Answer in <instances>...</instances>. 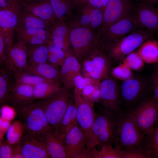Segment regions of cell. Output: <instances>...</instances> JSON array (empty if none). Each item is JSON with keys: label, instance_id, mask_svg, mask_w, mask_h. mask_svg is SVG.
<instances>
[{"label": "cell", "instance_id": "1", "mask_svg": "<svg viewBox=\"0 0 158 158\" xmlns=\"http://www.w3.org/2000/svg\"><path fill=\"white\" fill-rule=\"evenodd\" d=\"M146 138L129 112L117 115L115 147L123 151L135 149L145 150L142 146Z\"/></svg>", "mask_w": 158, "mask_h": 158}, {"label": "cell", "instance_id": "2", "mask_svg": "<svg viewBox=\"0 0 158 158\" xmlns=\"http://www.w3.org/2000/svg\"><path fill=\"white\" fill-rule=\"evenodd\" d=\"M68 23L73 54L79 61L83 62L100 49L97 32L78 24L73 20Z\"/></svg>", "mask_w": 158, "mask_h": 158}, {"label": "cell", "instance_id": "3", "mask_svg": "<svg viewBox=\"0 0 158 158\" xmlns=\"http://www.w3.org/2000/svg\"><path fill=\"white\" fill-rule=\"evenodd\" d=\"M16 108L18 120L23 126L25 133L37 137L42 133L54 131L39 102L34 101Z\"/></svg>", "mask_w": 158, "mask_h": 158}, {"label": "cell", "instance_id": "4", "mask_svg": "<svg viewBox=\"0 0 158 158\" xmlns=\"http://www.w3.org/2000/svg\"><path fill=\"white\" fill-rule=\"evenodd\" d=\"M154 32L147 29H138L106 46L109 59L118 61L140 47L145 41L151 38Z\"/></svg>", "mask_w": 158, "mask_h": 158}, {"label": "cell", "instance_id": "5", "mask_svg": "<svg viewBox=\"0 0 158 158\" xmlns=\"http://www.w3.org/2000/svg\"><path fill=\"white\" fill-rule=\"evenodd\" d=\"M69 90L63 87L52 96L39 102L48 122L57 135L62 118L73 99Z\"/></svg>", "mask_w": 158, "mask_h": 158}, {"label": "cell", "instance_id": "6", "mask_svg": "<svg viewBox=\"0 0 158 158\" xmlns=\"http://www.w3.org/2000/svg\"><path fill=\"white\" fill-rule=\"evenodd\" d=\"M128 112L145 136H150L158 122V102L147 97Z\"/></svg>", "mask_w": 158, "mask_h": 158}, {"label": "cell", "instance_id": "7", "mask_svg": "<svg viewBox=\"0 0 158 158\" xmlns=\"http://www.w3.org/2000/svg\"><path fill=\"white\" fill-rule=\"evenodd\" d=\"M116 116L104 110L96 114L92 128V148L98 145H114Z\"/></svg>", "mask_w": 158, "mask_h": 158}, {"label": "cell", "instance_id": "8", "mask_svg": "<svg viewBox=\"0 0 158 158\" xmlns=\"http://www.w3.org/2000/svg\"><path fill=\"white\" fill-rule=\"evenodd\" d=\"M141 28L134 13L97 32L100 49L103 50L107 46Z\"/></svg>", "mask_w": 158, "mask_h": 158}, {"label": "cell", "instance_id": "9", "mask_svg": "<svg viewBox=\"0 0 158 158\" xmlns=\"http://www.w3.org/2000/svg\"><path fill=\"white\" fill-rule=\"evenodd\" d=\"M73 95L77 109V122L85 135L87 150H89L92 148V128L96 115L94 110V103L85 100L75 88Z\"/></svg>", "mask_w": 158, "mask_h": 158}, {"label": "cell", "instance_id": "10", "mask_svg": "<svg viewBox=\"0 0 158 158\" xmlns=\"http://www.w3.org/2000/svg\"><path fill=\"white\" fill-rule=\"evenodd\" d=\"M100 87L104 110L116 115L121 113L120 93L116 82L109 77L101 81Z\"/></svg>", "mask_w": 158, "mask_h": 158}, {"label": "cell", "instance_id": "11", "mask_svg": "<svg viewBox=\"0 0 158 158\" xmlns=\"http://www.w3.org/2000/svg\"><path fill=\"white\" fill-rule=\"evenodd\" d=\"M134 7L132 2L128 0H110L104 11L103 22L99 29L133 13Z\"/></svg>", "mask_w": 158, "mask_h": 158}, {"label": "cell", "instance_id": "12", "mask_svg": "<svg viewBox=\"0 0 158 158\" xmlns=\"http://www.w3.org/2000/svg\"><path fill=\"white\" fill-rule=\"evenodd\" d=\"M60 138L63 142L67 158H80L87 150L85 135L78 123Z\"/></svg>", "mask_w": 158, "mask_h": 158}, {"label": "cell", "instance_id": "13", "mask_svg": "<svg viewBox=\"0 0 158 158\" xmlns=\"http://www.w3.org/2000/svg\"><path fill=\"white\" fill-rule=\"evenodd\" d=\"M74 10L76 12L73 14L72 20L78 24L97 32L103 23L104 11L86 4Z\"/></svg>", "mask_w": 158, "mask_h": 158}, {"label": "cell", "instance_id": "14", "mask_svg": "<svg viewBox=\"0 0 158 158\" xmlns=\"http://www.w3.org/2000/svg\"><path fill=\"white\" fill-rule=\"evenodd\" d=\"M134 14L140 28L154 32L158 30V8L146 2L135 6Z\"/></svg>", "mask_w": 158, "mask_h": 158}, {"label": "cell", "instance_id": "15", "mask_svg": "<svg viewBox=\"0 0 158 158\" xmlns=\"http://www.w3.org/2000/svg\"><path fill=\"white\" fill-rule=\"evenodd\" d=\"M28 45L25 42L18 40L11 48L6 56V65L8 68H15L24 71L28 65Z\"/></svg>", "mask_w": 158, "mask_h": 158}, {"label": "cell", "instance_id": "16", "mask_svg": "<svg viewBox=\"0 0 158 158\" xmlns=\"http://www.w3.org/2000/svg\"><path fill=\"white\" fill-rule=\"evenodd\" d=\"M50 37L49 42L54 45L62 50L67 54H73L68 22L58 21L52 24L50 29Z\"/></svg>", "mask_w": 158, "mask_h": 158}, {"label": "cell", "instance_id": "17", "mask_svg": "<svg viewBox=\"0 0 158 158\" xmlns=\"http://www.w3.org/2000/svg\"><path fill=\"white\" fill-rule=\"evenodd\" d=\"M24 158H47L49 156L45 147L36 137L25 133L20 141Z\"/></svg>", "mask_w": 158, "mask_h": 158}, {"label": "cell", "instance_id": "18", "mask_svg": "<svg viewBox=\"0 0 158 158\" xmlns=\"http://www.w3.org/2000/svg\"><path fill=\"white\" fill-rule=\"evenodd\" d=\"M36 138L45 147L50 158H67L63 142L54 131L42 133Z\"/></svg>", "mask_w": 158, "mask_h": 158}, {"label": "cell", "instance_id": "19", "mask_svg": "<svg viewBox=\"0 0 158 158\" xmlns=\"http://www.w3.org/2000/svg\"><path fill=\"white\" fill-rule=\"evenodd\" d=\"M60 69V80L63 87L69 90L74 87L73 80L80 72L81 65L73 54H67Z\"/></svg>", "mask_w": 158, "mask_h": 158}, {"label": "cell", "instance_id": "20", "mask_svg": "<svg viewBox=\"0 0 158 158\" xmlns=\"http://www.w3.org/2000/svg\"><path fill=\"white\" fill-rule=\"evenodd\" d=\"M89 57L92 62L93 69L84 76L100 81L108 78L110 68V59L104 51L99 49Z\"/></svg>", "mask_w": 158, "mask_h": 158}, {"label": "cell", "instance_id": "21", "mask_svg": "<svg viewBox=\"0 0 158 158\" xmlns=\"http://www.w3.org/2000/svg\"><path fill=\"white\" fill-rule=\"evenodd\" d=\"M23 10L30 12L52 25L58 21L49 0L22 3Z\"/></svg>", "mask_w": 158, "mask_h": 158}, {"label": "cell", "instance_id": "22", "mask_svg": "<svg viewBox=\"0 0 158 158\" xmlns=\"http://www.w3.org/2000/svg\"><path fill=\"white\" fill-rule=\"evenodd\" d=\"M33 91V86L15 83L12 86L5 103L16 107L34 101Z\"/></svg>", "mask_w": 158, "mask_h": 158}, {"label": "cell", "instance_id": "23", "mask_svg": "<svg viewBox=\"0 0 158 158\" xmlns=\"http://www.w3.org/2000/svg\"><path fill=\"white\" fill-rule=\"evenodd\" d=\"M145 86L142 80L134 77L123 81L121 87L120 96L126 103L133 104L142 95Z\"/></svg>", "mask_w": 158, "mask_h": 158}, {"label": "cell", "instance_id": "24", "mask_svg": "<svg viewBox=\"0 0 158 158\" xmlns=\"http://www.w3.org/2000/svg\"><path fill=\"white\" fill-rule=\"evenodd\" d=\"M50 29L16 28L15 31L18 40L23 41L28 45H35L48 43L50 39Z\"/></svg>", "mask_w": 158, "mask_h": 158}, {"label": "cell", "instance_id": "25", "mask_svg": "<svg viewBox=\"0 0 158 158\" xmlns=\"http://www.w3.org/2000/svg\"><path fill=\"white\" fill-rule=\"evenodd\" d=\"M52 25L32 13L23 10L20 12L16 28L50 30Z\"/></svg>", "mask_w": 158, "mask_h": 158}, {"label": "cell", "instance_id": "26", "mask_svg": "<svg viewBox=\"0 0 158 158\" xmlns=\"http://www.w3.org/2000/svg\"><path fill=\"white\" fill-rule=\"evenodd\" d=\"M24 71L47 80L56 81L60 80V69L58 67L54 66L48 62L35 65L28 64Z\"/></svg>", "mask_w": 158, "mask_h": 158}, {"label": "cell", "instance_id": "27", "mask_svg": "<svg viewBox=\"0 0 158 158\" xmlns=\"http://www.w3.org/2000/svg\"><path fill=\"white\" fill-rule=\"evenodd\" d=\"M58 20L68 22L73 18L74 8L71 0H49Z\"/></svg>", "mask_w": 158, "mask_h": 158}, {"label": "cell", "instance_id": "28", "mask_svg": "<svg viewBox=\"0 0 158 158\" xmlns=\"http://www.w3.org/2000/svg\"><path fill=\"white\" fill-rule=\"evenodd\" d=\"M137 53L144 62L153 63L158 62V42L149 39L140 47Z\"/></svg>", "mask_w": 158, "mask_h": 158}, {"label": "cell", "instance_id": "29", "mask_svg": "<svg viewBox=\"0 0 158 158\" xmlns=\"http://www.w3.org/2000/svg\"><path fill=\"white\" fill-rule=\"evenodd\" d=\"M60 81H51L39 83L33 86L35 100L43 99L54 95L62 88Z\"/></svg>", "mask_w": 158, "mask_h": 158}, {"label": "cell", "instance_id": "30", "mask_svg": "<svg viewBox=\"0 0 158 158\" xmlns=\"http://www.w3.org/2000/svg\"><path fill=\"white\" fill-rule=\"evenodd\" d=\"M28 64H37L48 62L49 50L47 44L29 45Z\"/></svg>", "mask_w": 158, "mask_h": 158}, {"label": "cell", "instance_id": "31", "mask_svg": "<svg viewBox=\"0 0 158 158\" xmlns=\"http://www.w3.org/2000/svg\"><path fill=\"white\" fill-rule=\"evenodd\" d=\"M73 100V99L69 104L60 124L57 135L60 137H62L73 126L78 123L77 109Z\"/></svg>", "mask_w": 158, "mask_h": 158}, {"label": "cell", "instance_id": "32", "mask_svg": "<svg viewBox=\"0 0 158 158\" xmlns=\"http://www.w3.org/2000/svg\"><path fill=\"white\" fill-rule=\"evenodd\" d=\"M20 10L0 8V30L15 31Z\"/></svg>", "mask_w": 158, "mask_h": 158}, {"label": "cell", "instance_id": "33", "mask_svg": "<svg viewBox=\"0 0 158 158\" xmlns=\"http://www.w3.org/2000/svg\"><path fill=\"white\" fill-rule=\"evenodd\" d=\"M11 70L14 73L15 83L26 84L34 86L43 82L54 81L46 79L25 71H19L14 68Z\"/></svg>", "mask_w": 158, "mask_h": 158}, {"label": "cell", "instance_id": "34", "mask_svg": "<svg viewBox=\"0 0 158 158\" xmlns=\"http://www.w3.org/2000/svg\"><path fill=\"white\" fill-rule=\"evenodd\" d=\"M25 133L24 128L21 122L18 120L15 121L8 128L7 140L11 145L20 142Z\"/></svg>", "mask_w": 158, "mask_h": 158}, {"label": "cell", "instance_id": "35", "mask_svg": "<svg viewBox=\"0 0 158 158\" xmlns=\"http://www.w3.org/2000/svg\"><path fill=\"white\" fill-rule=\"evenodd\" d=\"M146 140L145 149L149 158H158V126Z\"/></svg>", "mask_w": 158, "mask_h": 158}, {"label": "cell", "instance_id": "36", "mask_svg": "<svg viewBox=\"0 0 158 158\" xmlns=\"http://www.w3.org/2000/svg\"><path fill=\"white\" fill-rule=\"evenodd\" d=\"M7 73L4 68H2L0 73V104L5 103L12 87Z\"/></svg>", "mask_w": 158, "mask_h": 158}, {"label": "cell", "instance_id": "37", "mask_svg": "<svg viewBox=\"0 0 158 158\" xmlns=\"http://www.w3.org/2000/svg\"><path fill=\"white\" fill-rule=\"evenodd\" d=\"M144 62L137 52L133 51L126 56L123 60V63L132 70L138 71L143 68Z\"/></svg>", "mask_w": 158, "mask_h": 158}, {"label": "cell", "instance_id": "38", "mask_svg": "<svg viewBox=\"0 0 158 158\" xmlns=\"http://www.w3.org/2000/svg\"><path fill=\"white\" fill-rule=\"evenodd\" d=\"M111 73L114 78L123 81L134 77L132 70L123 63L113 68Z\"/></svg>", "mask_w": 158, "mask_h": 158}, {"label": "cell", "instance_id": "39", "mask_svg": "<svg viewBox=\"0 0 158 158\" xmlns=\"http://www.w3.org/2000/svg\"><path fill=\"white\" fill-rule=\"evenodd\" d=\"M101 82V81L90 77L83 76L80 72L75 75L73 80L74 87L77 88L79 92L88 85H100Z\"/></svg>", "mask_w": 158, "mask_h": 158}, {"label": "cell", "instance_id": "40", "mask_svg": "<svg viewBox=\"0 0 158 158\" xmlns=\"http://www.w3.org/2000/svg\"><path fill=\"white\" fill-rule=\"evenodd\" d=\"M101 158H122V150L118 147H113L111 144L101 146Z\"/></svg>", "mask_w": 158, "mask_h": 158}, {"label": "cell", "instance_id": "41", "mask_svg": "<svg viewBox=\"0 0 158 158\" xmlns=\"http://www.w3.org/2000/svg\"><path fill=\"white\" fill-rule=\"evenodd\" d=\"M122 158H148L149 156L145 150L135 149L126 151L122 150Z\"/></svg>", "mask_w": 158, "mask_h": 158}, {"label": "cell", "instance_id": "42", "mask_svg": "<svg viewBox=\"0 0 158 158\" xmlns=\"http://www.w3.org/2000/svg\"><path fill=\"white\" fill-rule=\"evenodd\" d=\"M22 3L20 0H0V8L10 10H20Z\"/></svg>", "mask_w": 158, "mask_h": 158}, {"label": "cell", "instance_id": "43", "mask_svg": "<svg viewBox=\"0 0 158 158\" xmlns=\"http://www.w3.org/2000/svg\"><path fill=\"white\" fill-rule=\"evenodd\" d=\"M12 145L8 141L2 139L0 141V158H11Z\"/></svg>", "mask_w": 158, "mask_h": 158}, {"label": "cell", "instance_id": "44", "mask_svg": "<svg viewBox=\"0 0 158 158\" xmlns=\"http://www.w3.org/2000/svg\"><path fill=\"white\" fill-rule=\"evenodd\" d=\"M48 46L49 52L58 58L63 64L67 54L50 42L48 43Z\"/></svg>", "mask_w": 158, "mask_h": 158}, {"label": "cell", "instance_id": "45", "mask_svg": "<svg viewBox=\"0 0 158 158\" xmlns=\"http://www.w3.org/2000/svg\"><path fill=\"white\" fill-rule=\"evenodd\" d=\"M151 83L153 92V97L158 102V69L152 75Z\"/></svg>", "mask_w": 158, "mask_h": 158}, {"label": "cell", "instance_id": "46", "mask_svg": "<svg viewBox=\"0 0 158 158\" xmlns=\"http://www.w3.org/2000/svg\"><path fill=\"white\" fill-rule=\"evenodd\" d=\"M100 85H89L84 87L79 93L82 97L86 100L95 89L100 87Z\"/></svg>", "mask_w": 158, "mask_h": 158}, {"label": "cell", "instance_id": "47", "mask_svg": "<svg viewBox=\"0 0 158 158\" xmlns=\"http://www.w3.org/2000/svg\"><path fill=\"white\" fill-rule=\"evenodd\" d=\"M11 145L12 153L11 158H24L21 152L20 142Z\"/></svg>", "mask_w": 158, "mask_h": 158}, {"label": "cell", "instance_id": "48", "mask_svg": "<svg viewBox=\"0 0 158 158\" xmlns=\"http://www.w3.org/2000/svg\"><path fill=\"white\" fill-rule=\"evenodd\" d=\"M86 100L87 101L94 103L97 102L100 100V87L95 89L92 93Z\"/></svg>", "mask_w": 158, "mask_h": 158}, {"label": "cell", "instance_id": "49", "mask_svg": "<svg viewBox=\"0 0 158 158\" xmlns=\"http://www.w3.org/2000/svg\"><path fill=\"white\" fill-rule=\"evenodd\" d=\"M48 62L51 64L56 67L61 66L62 63L54 55L49 51Z\"/></svg>", "mask_w": 158, "mask_h": 158}, {"label": "cell", "instance_id": "50", "mask_svg": "<svg viewBox=\"0 0 158 158\" xmlns=\"http://www.w3.org/2000/svg\"><path fill=\"white\" fill-rule=\"evenodd\" d=\"M86 4L95 8L104 11L101 0H88Z\"/></svg>", "mask_w": 158, "mask_h": 158}, {"label": "cell", "instance_id": "51", "mask_svg": "<svg viewBox=\"0 0 158 158\" xmlns=\"http://www.w3.org/2000/svg\"><path fill=\"white\" fill-rule=\"evenodd\" d=\"M88 0H72L74 9L85 4Z\"/></svg>", "mask_w": 158, "mask_h": 158}, {"label": "cell", "instance_id": "52", "mask_svg": "<svg viewBox=\"0 0 158 158\" xmlns=\"http://www.w3.org/2000/svg\"><path fill=\"white\" fill-rule=\"evenodd\" d=\"M145 2L154 6L158 4V0H145Z\"/></svg>", "mask_w": 158, "mask_h": 158}, {"label": "cell", "instance_id": "53", "mask_svg": "<svg viewBox=\"0 0 158 158\" xmlns=\"http://www.w3.org/2000/svg\"><path fill=\"white\" fill-rule=\"evenodd\" d=\"M128 0L131 2H132V1L133 0L138 1L140 2H145V0Z\"/></svg>", "mask_w": 158, "mask_h": 158}, {"label": "cell", "instance_id": "54", "mask_svg": "<svg viewBox=\"0 0 158 158\" xmlns=\"http://www.w3.org/2000/svg\"><path fill=\"white\" fill-rule=\"evenodd\" d=\"M29 1H41L42 0H28Z\"/></svg>", "mask_w": 158, "mask_h": 158}, {"label": "cell", "instance_id": "55", "mask_svg": "<svg viewBox=\"0 0 158 158\" xmlns=\"http://www.w3.org/2000/svg\"><path fill=\"white\" fill-rule=\"evenodd\" d=\"M157 63V68H158V62Z\"/></svg>", "mask_w": 158, "mask_h": 158}, {"label": "cell", "instance_id": "56", "mask_svg": "<svg viewBox=\"0 0 158 158\" xmlns=\"http://www.w3.org/2000/svg\"><path fill=\"white\" fill-rule=\"evenodd\" d=\"M72 1V0H71Z\"/></svg>", "mask_w": 158, "mask_h": 158}, {"label": "cell", "instance_id": "57", "mask_svg": "<svg viewBox=\"0 0 158 158\" xmlns=\"http://www.w3.org/2000/svg\"></svg>", "mask_w": 158, "mask_h": 158}]
</instances>
